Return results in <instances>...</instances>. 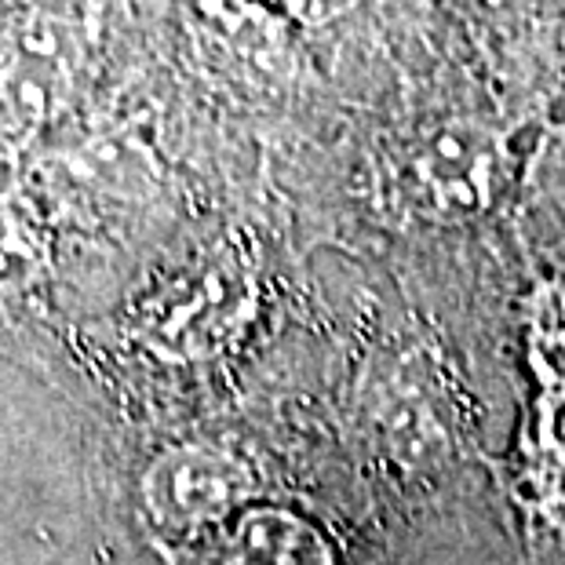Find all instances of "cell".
<instances>
[{
    "mask_svg": "<svg viewBox=\"0 0 565 565\" xmlns=\"http://www.w3.org/2000/svg\"><path fill=\"white\" fill-rule=\"evenodd\" d=\"M248 497V471L242 460L209 445L172 449L150 467L142 503L158 529L194 533L234 511Z\"/></svg>",
    "mask_w": 565,
    "mask_h": 565,
    "instance_id": "6da1fadb",
    "label": "cell"
},
{
    "mask_svg": "<svg viewBox=\"0 0 565 565\" xmlns=\"http://www.w3.org/2000/svg\"><path fill=\"white\" fill-rule=\"evenodd\" d=\"M226 565H332L329 544L307 522L281 511L245 514Z\"/></svg>",
    "mask_w": 565,
    "mask_h": 565,
    "instance_id": "7a4b0ae2",
    "label": "cell"
},
{
    "mask_svg": "<svg viewBox=\"0 0 565 565\" xmlns=\"http://www.w3.org/2000/svg\"><path fill=\"white\" fill-rule=\"evenodd\" d=\"M475 4L492 15H536V11H551L558 0H475Z\"/></svg>",
    "mask_w": 565,
    "mask_h": 565,
    "instance_id": "3957f363",
    "label": "cell"
}]
</instances>
